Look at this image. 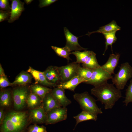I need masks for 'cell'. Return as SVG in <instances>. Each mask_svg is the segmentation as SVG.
<instances>
[{"mask_svg":"<svg viewBox=\"0 0 132 132\" xmlns=\"http://www.w3.org/2000/svg\"><path fill=\"white\" fill-rule=\"evenodd\" d=\"M92 94L97 98V101L104 105L105 110L112 109L122 97L121 90L112 84L106 83L99 86L94 87L91 89Z\"/></svg>","mask_w":132,"mask_h":132,"instance_id":"1","label":"cell"},{"mask_svg":"<svg viewBox=\"0 0 132 132\" xmlns=\"http://www.w3.org/2000/svg\"><path fill=\"white\" fill-rule=\"evenodd\" d=\"M27 116L24 112L12 111L4 116L1 124V132H21L27 123Z\"/></svg>","mask_w":132,"mask_h":132,"instance_id":"2","label":"cell"},{"mask_svg":"<svg viewBox=\"0 0 132 132\" xmlns=\"http://www.w3.org/2000/svg\"><path fill=\"white\" fill-rule=\"evenodd\" d=\"M73 96L82 110L89 112L97 115L103 113L101 109L99 108L97 105L95 100L88 92L76 93Z\"/></svg>","mask_w":132,"mask_h":132,"instance_id":"3","label":"cell"},{"mask_svg":"<svg viewBox=\"0 0 132 132\" xmlns=\"http://www.w3.org/2000/svg\"><path fill=\"white\" fill-rule=\"evenodd\" d=\"M132 77V67L127 62L122 63L118 72L112 79V84L121 90L124 89L127 81Z\"/></svg>","mask_w":132,"mask_h":132,"instance_id":"4","label":"cell"},{"mask_svg":"<svg viewBox=\"0 0 132 132\" xmlns=\"http://www.w3.org/2000/svg\"><path fill=\"white\" fill-rule=\"evenodd\" d=\"M80 67L79 64L75 62L65 66H57L62 82L67 81L78 75V70Z\"/></svg>","mask_w":132,"mask_h":132,"instance_id":"5","label":"cell"},{"mask_svg":"<svg viewBox=\"0 0 132 132\" xmlns=\"http://www.w3.org/2000/svg\"><path fill=\"white\" fill-rule=\"evenodd\" d=\"M113 77L112 75L100 67L93 69L90 79L84 83L97 87L107 82L108 80L112 79Z\"/></svg>","mask_w":132,"mask_h":132,"instance_id":"6","label":"cell"},{"mask_svg":"<svg viewBox=\"0 0 132 132\" xmlns=\"http://www.w3.org/2000/svg\"><path fill=\"white\" fill-rule=\"evenodd\" d=\"M29 94L28 88L24 86L17 88L13 90V99L16 109L20 110L24 107Z\"/></svg>","mask_w":132,"mask_h":132,"instance_id":"7","label":"cell"},{"mask_svg":"<svg viewBox=\"0 0 132 132\" xmlns=\"http://www.w3.org/2000/svg\"><path fill=\"white\" fill-rule=\"evenodd\" d=\"M67 109L60 107L52 110L47 114L46 124H53L66 120L67 118Z\"/></svg>","mask_w":132,"mask_h":132,"instance_id":"8","label":"cell"},{"mask_svg":"<svg viewBox=\"0 0 132 132\" xmlns=\"http://www.w3.org/2000/svg\"><path fill=\"white\" fill-rule=\"evenodd\" d=\"M64 32L66 40L65 46L67 47L71 51L86 50L87 48H83L79 44L77 37L71 33L66 27L64 28Z\"/></svg>","mask_w":132,"mask_h":132,"instance_id":"9","label":"cell"},{"mask_svg":"<svg viewBox=\"0 0 132 132\" xmlns=\"http://www.w3.org/2000/svg\"><path fill=\"white\" fill-rule=\"evenodd\" d=\"M11 1L10 16L8 20V22L10 23L18 19L24 10V2L20 0H12Z\"/></svg>","mask_w":132,"mask_h":132,"instance_id":"10","label":"cell"},{"mask_svg":"<svg viewBox=\"0 0 132 132\" xmlns=\"http://www.w3.org/2000/svg\"><path fill=\"white\" fill-rule=\"evenodd\" d=\"M29 118L33 122L39 123H45L47 115L43 107L41 106L32 109L30 113Z\"/></svg>","mask_w":132,"mask_h":132,"instance_id":"11","label":"cell"},{"mask_svg":"<svg viewBox=\"0 0 132 132\" xmlns=\"http://www.w3.org/2000/svg\"><path fill=\"white\" fill-rule=\"evenodd\" d=\"M120 57L119 53L110 54L107 61L100 67L111 75L114 74V70L119 63Z\"/></svg>","mask_w":132,"mask_h":132,"instance_id":"12","label":"cell"},{"mask_svg":"<svg viewBox=\"0 0 132 132\" xmlns=\"http://www.w3.org/2000/svg\"><path fill=\"white\" fill-rule=\"evenodd\" d=\"M44 72L47 80L49 82L57 85L62 82L57 66H49Z\"/></svg>","mask_w":132,"mask_h":132,"instance_id":"13","label":"cell"},{"mask_svg":"<svg viewBox=\"0 0 132 132\" xmlns=\"http://www.w3.org/2000/svg\"><path fill=\"white\" fill-rule=\"evenodd\" d=\"M27 72L30 73L34 78L36 84L38 83L48 87H57V85L50 83L47 81L44 72L36 70L30 67L27 70Z\"/></svg>","mask_w":132,"mask_h":132,"instance_id":"14","label":"cell"},{"mask_svg":"<svg viewBox=\"0 0 132 132\" xmlns=\"http://www.w3.org/2000/svg\"><path fill=\"white\" fill-rule=\"evenodd\" d=\"M43 107L46 114L53 109L61 107L51 92L47 94L43 99Z\"/></svg>","mask_w":132,"mask_h":132,"instance_id":"15","label":"cell"},{"mask_svg":"<svg viewBox=\"0 0 132 132\" xmlns=\"http://www.w3.org/2000/svg\"><path fill=\"white\" fill-rule=\"evenodd\" d=\"M51 93L59 102L61 107H66L71 103V101L65 95L64 89L56 87L52 89Z\"/></svg>","mask_w":132,"mask_h":132,"instance_id":"16","label":"cell"},{"mask_svg":"<svg viewBox=\"0 0 132 132\" xmlns=\"http://www.w3.org/2000/svg\"><path fill=\"white\" fill-rule=\"evenodd\" d=\"M85 82L84 79L78 75L67 81L61 82L57 85V87L64 90L68 89L74 91L76 88L79 84Z\"/></svg>","mask_w":132,"mask_h":132,"instance_id":"17","label":"cell"},{"mask_svg":"<svg viewBox=\"0 0 132 132\" xmlns=\"http://www.w3.org/2000/svg\"><path fill=\"white\" fill-rule=\"evenodd\" d=\"M121 28L117 24L116 22L113 20L110 23L104 26L100 27L99 30L91 32H88L86 35L89 36L91 34L95 33L102 34L116 32L121 30Z\"/></svg>","mask_w":132,"mask_h":132,"instance_id":"18","label":"cell"},{"mask_svg":"<svg viewBox=\"0 0 132 132\" xmlns=\"http://www.w3.org/2000/svg\"><path fill=\"white\" fill-rule=\"evenodd\" d=\"M26 103L29 108L33 109L43 106V100L38 96L32 92L28 97Z\"/></svg>","mask_w":132,"mask_h":132,"instance_id":"19","label":"cell"},{"mask_svg":"<svg viewBox=\"0 0 132 132\" xmlns=\"http://www.w3.org/2000/svg\"><path fill=\"white\" fill-rule=\"evenodd\" d=\"M76 121L75 127L79 123L89 120L96 121L98 119L97 115L82 110L77 116L73 117Z\"/></svg>","mask_w":132,"mask_h":132,"instance_id":"20","label":"cell"},{"mask_svg":"<svg viewBox=\"0 0 132 132\" xmlns=\"http://www.w3.org/2000/svg\"><path fill=\"white\" fill-rule=\"evenodd\" d=\"M30 88L32 92L37 95L43 100L46 95L51 92L52 89L38 84L32 85Z\"/></svg>","mask_w":132,"mask_h":132,"instance_id":"21","label":"cell"},{"mask_svg":"<svg viewBox=\"0 0 132 132\" xmlns=\"http://www.w3.org/2000/svg\"><path fill=\"white\" fill-rule=\"evenodd\" d=\"M96 54L94 52L88 58L86 61L82 64L83 67L93 70L100 67L96 57Z\"/></svg>","mask_w":132,"mask_h":132,"instance_id":"22","label":"cell"},{"mask_svg":"<svg viewBox=\"0 0 132 132\" xmlns=\"http://www.w3.org/2000/svg\"><path fill=\"white\" fill-rule=\"evenodd\" d=\"M31 79V76L27 72H23L19 74L12 83V85L24 86L30 82Z\"/></svg>","mask_w":132,"mask_h":132,"instance_id":"23","label":"cell"},{"mask_svg":"<svg viewBox=\"0 0 132 132\" xmlns=\"http://www.w3.org/2000/svg\"><path fill=\"white\" fill-rule=\"evenodd\" d=\"M93 51L85 50L83 52L75 51L71 52V54H73L76 56V63L79 64L84 63Z\"/></svg>","mask_w":132,"mask_h":132,"instance_id":"24","label":"cell"},{"mask_svg":"<svg viewBox=\"0 0 132 132\" xmlns=\"http://www.w3.org/2000/svg\"><path fill=\"white\" fill-rule=\"evenodd\" d=\"M51 47L58 56L66 59L68 62L71 60L70 57L71 51L67 47L65 46L60 47L53 46Z\"/></svg>","mask_w":132,"mask_h":132,"instance_id":"25","label":"cell"},{"mask_svg":"<svg viewBox=\"0 0 132 132\" xmlns=\"http://www.w3.org/2000/svg\"><path fill=\"white\" fill-rule=\"evenodd\" d=\"M116 32H114L102 34L106 40L105 49L104 52L103 54V55L105 54L106 50L108 48V47L109 46H111L112 53V45L117 40V38L116 36Z\"/></svg>","mask_w":132,"mask_h":132,"instance_id":"26","label":"cell"},{"mask_svg":"<svg viewBox=\"0 0 132 132\" xmlns=\"http://www.w3.org/2000/svg\"><path fill=\"white\" fill-rule=\"evenodd\" d=\"M11 96L10 92L7 90L2 91L0 95V104L3 107L9 106L11 102Z\"/></svg>","mask_w":132,"mask_h":132,"instance_id":"27","label":"cell"},{"mask_svg":"<svg viewBox=\"0 0 132 132\" xmlns=\"http://www.w3.org/2000/svg\"><path fill=\"white\" fill-rule=\"evenodd\" d=\"M93 70L81 66L78 70V75L84 79L86 82L90 78Z\"/></svg>","mask_w":132,"mask_h":132,"instance_id":"28","label":"cell"},{"mask_svg":"<svg viewBox=\"0 0 132 132\" xmlns=\"http://www.w3.org/2000/svg\"><path fill=\"white\" fill-rule=\"evenodd\" d=\"M123 102L126 106L130 103H132V79L130 80V84L126 89L125 99Z\"/></svg>","mask_w":132,"mask_h":132,"instance_id":"29","label":"cell"},{"mask_svg":"<svg viewBox=\"0 0 132 132\" xmlns=\"http://www.w3.org/2000/svg\"><path fill=\"white\" fill-rule=\"evenodd\" d=\"M28 132H47L46 127L43 126H39L34 125L29 129Z\"/></svg>","mask_w":132,"mask_h":132,"instance_id":"30","label":"cell"},{"mask_svg":"<svg viewBox=\"0 0 132 132\" xmlns=\"http://www.w3.org/2000/svg\"><path fill=\"white\" fill-rule=\"evenodd\" d=\"M12 85V83H10L6 76L0 77V86L1 88Z\"/></svg>","mask_w":132,"mask_h":132,"instance_id":"31","label":"cell"},{"mask_svg":"<svg viewBox=\"0 0 132 132\" xmlns=\"http://www.w3.org/2000/svg\"><path fill=\"white\" fill-rule=\"evenodd\" d=\"M0 8L1 10L10 11L11 8L8 0H0Z\"/></svg>","mask_w":132,"mask_h":132,"instance_id":"32","label":"cell"},{"mask_svg":"<svg viewBox=\"0 0 132 132\" xmlns=\"http://www.w3.org/2000/svg\"><path fill=\"white\" fill-rule=\"evenodd\" d=\"M10 11H4L0 10V22L7 20L10 16Z\"/></svg>","mask_w":132,"mask_h":132,"instance_id":"33","label":"cell"},{"mask_svg":"<svg viewBox=\"0 0 132 132\" xmlns=\"http://www.w3.org/2000/svg\"><path fill=\"white\" fill-rule=\"evenodd\" d=\"M39 6L41 8L47 6L54 3L57 0H39Z\"/></svg>","mask_w":132,"mask_h":132,"instance_id":"34","label":"cell"},{"mask_svg":"<svg viewBox=\"0 0 132 132\" xmlns=\"http://www.w3.org/2000/svg\"><path fill=\"white\" fill-rule=\"evenodd\" d=\"M4 116L3 110L1 109L0 110V123L2 124L4 118Z\"/></svg>","mask_w":132,"mask_h":132,"instance_id":"35","label":"cell"},{"mask_svg":"<svg viewBox=\"0 0 132 132\" xmlns=\"http://www.w3.org/2000/svg\"><path fill=\"white\" fill-rule=\"evenodd\" d=\"M0 77L6 76L1 64H0Z\"/></svg>","mask_w":132,"mask_h":132,"instance_id":"36","label":"cell"},{"mask_svg":"<svg viewBox=\"0 0 132 132\" xmlns=\"http://www.w3.org/2000/svg\"><path fill=\"white\" fill-rule=\"evenodd\" d=\"M33 1V0H24L25 2L27 5L30 4L31 2Z\"/></svg>","mask_w":132,"mask_h":132,"instance_id":"37","label":"cell"}]
</instances>
